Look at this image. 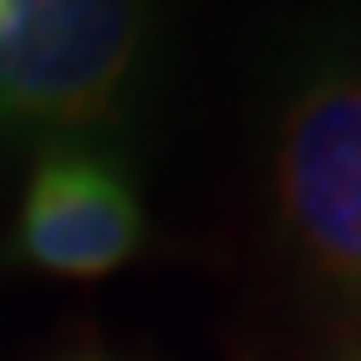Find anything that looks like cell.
Returning a JSON list of instances; mask_svg holds the SVG:
<instances>
[{
    "instance_id": "obj_1",
    "label": "cell",
    "mask_w": 361,
    "mask_h": 361,
    "mask_svg": "<svg viewBox=\"0 0 361 361\" xmlns=\"http://www.w3.org/2000/svg\"><path fill=\"white\" fill-rule=\"evenodd\" d=\"M276 206L296 256L361 311V56L296 85L276 135Z\"/></svg>"
},
{
    "instance_id": "obj_2",
    "label": "cell",
    "mask_w": 361,
    "mask_h": 361,
    "mask_svg": "<svg viewBox=\"0 0 361 361\" xmlns=\"http://www.w3.org/2000/svg\"><path fill=\"white\" fill-rule=\"evenodd\" d=\"M146 0H16L0 40V116L35 126L106 121L141 61Z\"/></svg>"
},
{
    "instance_id": "obj_3",
    "label": "cell",
    "mask_w": 361,
    "mask_h": 361,
    "mask_svg": "<svg viewBox=\"0 0 361 361\" xmlns=\"http://www.w3.org/2000/svg\"><path fill=\"white\" fill-rule=\"evenodd\" d=\"M146 241V211L130 176L90 146H51L30 166L20 216H16V261L45 276H111Z\"/></svg>"
},
{
    "instance_id": "obj_4",
    "label": "cell",
    "mask_w": 361,
    "mask_h": 361,
    "mask_svg": "<svg viewBox=\"0 0 361 361\" xmlns=\"http://www.w3.org/2000/svg\"><path fill=\"white\" fill-rule=\"evenodd\" d=\"M56 361H111L101 346H75V351H66V356H56Z\"/></svg>"
},
{
    "instance_id": "obj_5",
    "label": "cell",
    "mask_w": 361,
    "mask_h": 361,
    "mask_svg": "<svg viewBox=\"0 0 361 361\" xmlns=\"http://www.w3.org/2000/svg\"><path fill=\"white\" fill-rule=\"evenodd\" d=\"M11 25H16V0H0V40L11 35Z\"/></svg>"
},
{
    "instance_id": "obj_6",
    "label": "cell",
    "mask_w": 361,
    "mask_h": 361,
    "mask_svg": "<svg viewBox=\"0 0 361 361\" xmlns=\"http://www.w3.org/2000/svg\"><path fill=\"white\" fill-rule=\"evenodd\" d=\"M356 361H361V351H356Z\"/></svg>"
},
{
    "instance_id": "obj_7",
    "label": "cell",
    "mask_w": 361,
    "mask_h": 361,
    "mask_svg": "<svg viewBox=\"0 0 361 361\" xmlns=\"http://www.w3.org/2000/svg\"><path fill=\"white\" fill-rule=\"evenodd\" d=\"M346 361H356V356H346Z\"/></svg>"
}]
</instances>
